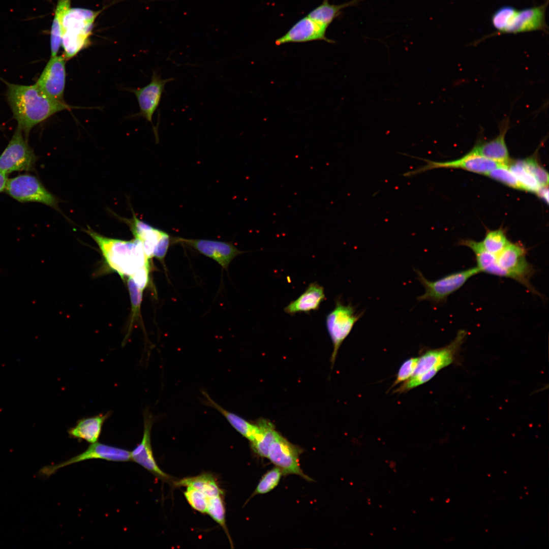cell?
Segmentation results:
<instances>
[{"mask_svg": "<svg viewBox=\"0 0 549 549\" xmlns=\"http://www.w3.org/2000/svg\"><path fill=\"white\" fill-rule=\"evenodd\" d=\"M36 160L22 131L17 127L0 156V172L7 174L15 171H32L35 168Z\"/></svg>", "mask_w": 549, "mask_h": 549, "instance_id": "ba28073f", "label": "cell"}, {"mask_svg": "<svg viewBox=\"0 0 549 549\" xmlns=\"http://www.w3.org/2000/svg\"><path fill=\"white\" fill-rule=\"evenodd\" d=\"M8 179L7 174L0 172V193L5 191Z\"/></svg>", "mask_w": 549, "mask_h": 549, "instance_id": "ab89813d", "label": "cell"}, {"mask_svg": "<svg viewBox=\"0 0 549 549\" xmlns=\"http://www.w3.org/2000/svg\"><path fill=\"white\" fill-rule=\"evenodd\" d=\"M150 266H145L139 269L131 277L136 285L142 290L147 286L149 281Z\"/></svg>", "mask_w": 549, "mask_h": 549, "instance_id": "74e56055", "label": "cell"}, {"mask_svg": "<svg viewBox=\"0 0 549 549\" xmlns=\"http://www.w3.org/2000/svg\"><path fill=\"white\" fill-rule=\"evenodd\" d=\"M283 475L282 470L276 467L266 472L261 478L251 497L257 495L266 494L279 484Z\"/></svg>", "mask_w": 549, "mask_h": 549, "instance_id": "f546056e", "label": "cell"}, {"mask_svg": "<svg viewBox=\"0 0 549 549\" xmlns=\"http://www.w3.org/2000/svg\"><path fill=\"white\" fill-rule=\"evenodd\" d=\"M302 451L300 447L291 443L279 433L268 449L267 458L282 470L283 475H297L311 481L312 479L303 472L300 466L299 458Z\"/></svg>", "mask_w": 549, "mask_h": 549, "instance_id": "8fae6325", "label": "cell"}, {"mask_svg": "<svg viewBox=\"0 0 549 549\" xmlns=\"http://www.w3.org/2000/svg\"><path fill=\"white\" fill-rule=\"evenodd\" d=\"M171 238L169 234L164 232L154 250L152 257L163 262L167 254Z\"/></svg>", "mask_w": 549, "mask_h": 549, "instance_id": "8d00e7d4", "label": "cell"}, {"mask_svg": "<svg viewBox=\"0 0 549 549\" xmlns=\"http://www.w3.org/2000/svg\"><path fill=\"white\" fill-rule=\"evenodd\" d=\"M467 335V332L465 330H460L448 345L440 348L426 350L418 357V363L412 376L431 371L438 373L442 369L449 365L454 361Z\"/></svg>", "mask_w": 549, "mask_h": 549, "instance_id": "5bb4252c", "label": "cell"}, {"mask_svg": "<svg viewBox=\"0 0 549 549\" xmlns=\"http://www.w3.org/2000/svg\"><path fill=\"white\" fill-rule=\"evenodd\" d=\"M418 360V357H411L403 362L398 372L395 379L390 388H393L400 383L406 381L413 375Z\"/></svg>", "mask_w": 549, "mask_h": 549, "instance_id": "d590c367", "label": "cell"}, {"mask_svg": "<svg viewBox=\"0 0 549 549\" xmlns=\"http://www.w3.org/2000/svg\"><path fill=\"white\" fill-rule=\"evenodd\" d=\"M485 175L509 187L523 190L520 183L514 175L508 169L507 165H502L496 167L486 173Z\"/></svg>", "mask_w": 549, "mask_h": 549, "instance_id": "4dcf8cb0", "label": "cell"}, {"mask_svg": "<svg viewBox=\"0 0 549 549\" xmlns=\"http://www.w3.org/2000/svg\"><path fill=\"white\" fill-rule=\"evenodd\" d=\"M509 242L504 230L501 228L488 231L481 241L483 248L494 255L500 253Z\"/></svg>", "mask_w": 549, "mask_h": 549, "instance_id": "f1b7e54d", "label": "cell"}, {"mask_svg": "<svg viewBox=\"0 0 549 549\" xmlns=\"http://www.w3.org/2000/svg\"><path fill=\"white\" fill-rule=\"evenodd\" d=\"M500 126L499 134L496 138L477 144L469 152L508 165L510 159L505 141L509 126L508 119H505Z\"/></svg>", "mask_w": 549, "mask_h": 549, "instance_id": "d6986e66", "label": "cell"}, {"mask_svg": "<svg viewBox=\"0 0 549 549\" xmlns=\"http://www.w3.org/2000/svg\"><path fill=\"white\" fill-rule=\"evenodd\" d=\"M417 279L424 288L417 300L428 301L434 304L443 303L447 297L462 288L472 277L480 273L476 266L454 272L435 281L426 279L418 269Z\"/></svg>", "mask_w": 549, "mask_h": 549, "instance_id": "5b68a950", "label": "cell"}, {"mask_svg": "<svg viewBox=\"0 0 549 549\" xmlns=\"http://www.w3.org/2000/svg\"><path fill=\"white\" fill-rule=\"evenodd\" d=\"M507 167L516 177L523 190L537 193L541 186L536 178L523 166L520 160L510 162Z\"/></svg>", "mask_w": 549, "mask_h": 549, "instance_id": "83f0119b", "label": "cell"}, {"mask_svg": "<svg viewBox=\"0 0 549 549\" xmlns=\"http://www.w3.org/2000/svg\"><path fill=\"white\" fill-rule=\"evenodd\" d=\"M361 315V313H357L355 307L350 302L345 304L340 298L335 300L333 309L327 314L325 319L326 328L333 345L330 358L331 368L340 346Z\"/></svg>", "mask_w": 549, "mask_h": 549, "instance_id": "52a82bcc", "label": "cell"}, {"mask_svg": "<svg viewBox=\"0 0 549 549\" xmlns=\"http://www.w3.org/2000/svg\"><path fill=\"white\" fill-rule=\"evenodd\" d=\"M129 223L135 238L141 241L147 257L150 259L152 257L155 246L164 231L140 220L135 215Z\"/></svg>", "mask_w": 549, "mask_h": 549, "instance_id": "7402d4cb", "label": "cell"}, {"mask_svg": "<svg viewBox=\"0 0 549 549\" xmlns=\"http://www.w3.org/2000/svg\"><path fill=\"white\" fill-rule=\"evenodd\" d=\"M327 27L320 24L308 16L298 21L282 36L275 41L277 45L288 43H303L314 41H324L329 43L335 41L326 36Z\"/></svg>", "mask_w": 549, "mask_h": 549, "instance_id": "e0dca14e", "label": "cell"}, {"mask_svg": "<svg viewBox=\"0 0 549 549\" xmlns=\"http://www.w3.org/2000/svg\"><path fill=\"white\" fill-rule=\"evenodd\" d=\"M202 394L204 396L206 405L221 413L237 432L250 442L256 438L260 432L259 426L256 422L255 423H251L241 417L227 411L211 399L205 391H202Z\"/></svg>", "mask_w": 549, "mask_h": 549, "instance_id": "44dd1931", "label": "cell"}, {"mask_svg": "<svg viewBox=\"0 0 549 549\" xmlns=\"http://www.w3.org/2000/svg\"><path fill=\"white\" fill-rule=\"evenodd\" d=\"M260 428V432L256 438L252 442L253 451L259 456L267 458L268 449L279 434L272 422L268 420L260 418L256 421Z\"/></svg>", "mask_w": 549, "mask_h": 549, "instance_id": "d4e9b609", "label": "cell"}, {"mask_svg": "<svg viewBox=\"0 0 549 549\" xmlns=\"http://www.w3.org/2000/svg\"><path fill=\"white\" fill-rule=\"evenodd\" d=\"M5 191L19 202H36L57 209V199L33 175L21 174L8 179Z\"/></svg>", "mask_w": 549, "mask_h": 549, "instance_id": "9c48e42d", "label": "cell"}, {"mask_svg": "<svg viewBox=\"0 0 549 549\" xmlns=\"http://www.w3.org/2000/svg\"><path fill=\"white\" fill-rule=\"evenodd\" d=\"M174 242L188 245L201 254L217 262L223 268L227 269L230 262L238 255L243 253L230 242L201 239L174 238Z\"/></svg>", "mask_w": 549, "mask_h": 549, "instance_id": "2e32d148", "label": "cell"}, {"mask_svg": "<svg viewBox=\"0 0 549 549\" xmlns=\"http://www.w3.org/2000/svg\"><path fill=\"white\" fill-rule=\"evenodd\" d=\"M404 155L425 162L424 165L404 173L403 176L406 177H411L437 168H459L485 175L486 173L491 170L502 165H504L470 152L459 159L444 162L433 161L426 159L409 156L407 154H404Z\"/></svg>", "mask_w": 549, "mask_h": 549, "instance_id": "30bf717a", "label": "cell"}, {"mask_svg": "<svg viewBox=\"0 0 549 549\" xmlns=\"http://www.w3.org/2000/svg\"><path fill=\"white\" fill-rule=\"evenodd\" d=\"M536 194H537L538 195V196H539L542 199H543L545 201H546V203H548V186H541L540 188H539L538 191L537 192V193Z\"/></svg>", "mask_w": 549, "mask_h": 549, "instance_id": "f35d334b", "label": "cell"}, {"mask_svg": "<svg viewBox=\"0 0 549 549\" xmlns=\"http://www.w3.org/2000/svg\"><path fill=\"white\" fill-rule=\"evenodd\" d=\"M206 513L227 531L225 509L221 496L208 498Z\"/></svg>", "mask_w": 549, "mask_h": 549, "instance_id": "1f68e13d", "label": "cell"}, {"mask_svg": "<svg viewBox=\"0 0 549 549\" xmlns=\"http://www.w3.org/2000/svg\"><path fill=\"white\" fill-rule=\"evenodd\" d=\"M548 4L546 0L541 5L518 10L511 6H504L492 15L491 22L496 29V35L516 34L535 30L547 32L545 12Z\"/></svg>", "mask_w": 549, "mask_h": 549, "instance_id": "3957f363", "label": "cell"}, {"mask_svg": "<svg viewBox=\"0 0 549 549\" xmlns=\"http://www.w3.org/2000/svg\"><path fill=\"white\" fill-rule=\"evenodd\" d=\"M92 459H101L112 462H127L131 460L130 452L127 450L96 442L92 443L87 449L64 462L46 466L41 468L40 475L48 477L59 469L67 466Z\"/></svg>", "mask_w": 549, "mask_h": 549, "instance_id": "4fadbf2b", "label": "cell"}, {"mask_svg": "<svg viewBox=\"0 0 549 549\" xmlns=\"http://www.w3.org/2000/svg\"><path fill=\"white\" fill-rule=\"evenodd\" d=\"M175 485L191 487L201 492L208 498L223 494V491L217 484L216 479L212 475L208 474L184 478L177 481Z\"/></svg>", "mask_w": 549, "mask_h": 549, "instance_id": "484cf974", "label": "cell"}, {"mask_svg": "<svg viewBox=\"0 0 549 549\" xmlns=\"http://www.w3.org/2000/svg\"><path fill=\"white\" fill-rule=\"evenodd\" d=\"M66 61L63 55L51 57L36 83L47 96L60 102H64Z\"/></svg>", "mask_w": 549, "mask_h": 549, "instance_id": "9a60e30c", "label": "cell"}, {"mask_svg": "<svg viewBox=\"0 0 549 549\" xmlns=\"http://www.w3.org/2000/svg\"><path fill=\"white\" fill-rule=\"evenodd\" d=\"M99 11L87 9L70 8L62 21L61 45L63 56L67 60L76 56L89 44V38Z\"/></svg>", "mask_w": 549, "mask_h": 549, "instance_id": "277c9868", "label": "cell"}, {"mask_svg": "<svg viewBox=\"0 0 549 549\" xmlns=\"http://www.w3.org/2000/svg\"><path fill=\"white\" fill-rule=\"evenodd\" d=\"M107 416V414H101L82 419L74 427L69 430V434L74 438L84 440L92 444L96 443L100 437L102 425Z\"/></svg>", "mask_w": 549, "mask_h": 549, "instance_id": "603a6c76", "label": "cell"}, {"mask_svg": "<svg viewBox=\"0 0 549 549\" xmlns=\"http://www.w3.org/2000/svg\"><path fill=\"white\" fill-rule=\"evenodd\" d=\"M523 166L537 180L540 186H548V174L545 169L538 163L537 159L530 157L520 160Z\"/></svg>", "mask_w": 549, "mask_h": 549, "instance_id": "d6a6232c", "label": "cell"}, {"mask_svg": "<svg viewBox=\"0 0 549 549\" xmlns=\"http://www.w3.org/2000/svg\"><path fill=\"white\" fill-rule=\"evenodd\" d=\"M71 0H58L50 32L51 57L56 56L62 43V21Z\"/></svg>", "mask_w": 549, "mask_h": 549, "instance_id": "4316f807", "label": "cell"}, {"mask_svg": "<svg viewBox=\"0 0 549 549\" xmlns=\"http://www.w3.org/2000/svg\"><path fill=\"white\" fill-rule=\"evenodd\" d=\"M86 232L97 243L107 265L121 279L132 277L141 268L150 265L149 259L138 239L125 240L109 238L90 228Z\"/></svg>", "mask_w": 549, "mask_h": 549, "instance_id": "7a4b0ae2", "label": "cell"}, {"mask_svg": "<svg viewBox=\"0 0 549 549\" xmlns=\"http://www.w3.org/2000/svg\"><path fill=\"white\" fill-rule=\"evenodd\" d=\"M527 250L521 243L509 242L504 249L496 255L498 265L503 277L514 280L533 293L539 294L530 283L534 268L528 261Z\"/></svg>", "mask_w": 549, "mask_h": 549, "instance_id": "8992f818", "label": "cell"}, {"mask_svg": "<svg viewBox=\"0 0 549 549\" xmlns=\"http://www.w3.org/2000/svg\"><path fill=\"white\" fill-rule=\"evenodd\" d=\"M362 1L352 0L342 4L334 5L329 3L328 0H323L322 3L312 10L307 16L328 27L341 14L342 9L356 6Z\"/></svg>", "mask_w": 549, "mask_h": 549, "instance_id": "cb8c5ba5", "label": "cell"}, {"mask_svg": "<svg viewBox=\"0 0 549 549\" xmlns=\"http://www.w3.org/2000/svg\"><path fill=\"white\" fill-rule=\"evenodd\" d=\"M325 298L324 287L316 282H313L296 299L290 302L284 311L291 316L302 313L309 314L312 311H318Z\"/></svg>", "mask_w": 549, "mask_h": 549, "instance_id": "ffe728a7", "label": "cell"}, {"mask_svg": "<svg viewBox=\"0 0 549 549\" xmlns=\"http://www.w3.org/2000/svg\"><path fill=\"white\" fill-rule=\"evenodd\" d=\"M127 281L131 302V323H132L140 314L143 290L136 285L131 277H128Z\"/></svg>", "mask_w": 549, "mask_h": 549, "instance_id": "e575fe53", "label": "cell"}, {"mask_svg": "<svg viewBox=\"0 0 549 549\" xmlns=\"http://www.w3.org/2000/svg\"><path fill=\"white\" fill-rule=\"evenodd\" d=\"M174 79L173 77L163 79L159 70L155 69L148 84L133 90L140 108L138 115L151 124L157 140L159 139L158 129L153 126L152 116L159 106L166 84Z\"/></svg>", "mask_w": 549, "mask_h": 549, "instance_id": "7c38bea8", "label": "cell"}, {"mask_svg": "<svg viewBox=\"0 0 549 549\" xmlns=\"http://www.w3.org/2000/svg\"><path fill=\"white\" fill-rule=\"evenodd\" d=\"M184 495L193 509L201 513L206 512L208 497L204 494L191 487H187Z\"/></svg>", "mask_w": 549, "mask_h": 549, "instance_id": "836d02e7", "label": "cell"}, {"mask_svg": "<svg viewBox=\"0 0 549 549\" xmlns=\"http://www.w3.org/2000/svg\"><path fill=\"white\" fill-rule=\"evenodd\" d=\"M7 86V101L13 116L26 140L37 125L60 111L72 108L65 102L54 100L36 84L24 85L5 81Z\"/></svg>", "mask_w": 549, "mask_h": 549, "instance_id": "6da1fadb", "label": "cell"}, {"mask_svg": "<svg viewBox=\"0 0 549 549\" xmlns=\"http://www.w3.org/2000/svg\"><path fill=\"white\" fill-rule=\"evenodd\" d=\"M152 420L151 415L146 412L144 415L142 439L141 442L130 452L131 460L139 464L159 478H167L168 476L159 467L154 457L150 441Z\"/></svg>", "mask_w": 549, "mask_h": 549, "instance_id": "ac0fdd59", "label": "cell"}]
</instances>
